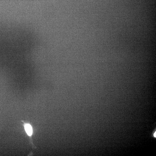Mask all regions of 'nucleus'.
Wrapping results in <instances>:
<instances>
[{
  "label": "nucleus",
  "mask_w": 156,
  "mask_h": 156,
  "mask_svg": "<svg viewBox=\"0 0 156 156\" xmlns=\"http://www.w3.org/2000/svg\"><path fill=\"white\" fill-rule=\"evenodd\" d=\"M154 136L155 137H156V132H155V133L154 134Z\"/></svg>",
  "instance_id": "nucleus-2"
},
{
  "label": "nucleus",
  "mask_w": 156,
  "mask_h": 156,
  "mask_svg": "<svg viewBox=\"0 0 156 156\" xmlns=\"http://www.w3.org/2000/svg\"><path fill=\"white\" fill-rule=\"evenodd\" d=\"M25 128L28 135H31L32 133V129L31 125L29 124H26L25 126Z\"/></svg>",
  "instance_id": "nucleus-1"
}]
</instances>
